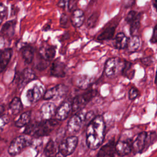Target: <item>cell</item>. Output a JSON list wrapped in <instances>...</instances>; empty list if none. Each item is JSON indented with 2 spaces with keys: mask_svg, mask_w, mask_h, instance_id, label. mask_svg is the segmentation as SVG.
Returning <instances> with one entry per match:
<instances>
[{
  "mask_svg": "<svg viewBox=\"0 0 157 157\" xmlns=\"http://www.w3.org/2000/svg\"><path fill=\"white\" fill-rule=\"evenodd\" d=\"M16 25V20H12L6 22L1 30V33L3 37L8 38L12 37L15 33V28Z\"/></svg>",
  "mask_w": 157,
  "mask_h": 157,
  "instance_id": "20",
  "label": "cell"
},
{
  "mask_svg": "<svg viewBox=\"0 0 157 157\" xmlns=\"http://www.w3.org/2000/svg\"><path fill=\"white\" fill-rule=\"evenodd\" d=\"M128 41L129 38L123 33H118L115 39V47L118 50L126 48Z\"/></svg>",
  "mask_w": 157,
  "mask_h": 157,
  "instance_id": "23",
  "label": "cell"
},
{
  "mask_svg": "<svg viewBox=\"0 0 157 157\" xmlns=\"http://www.w3.org/2000/svg\"><path fill=\"white\" fill-rule=\"evenodd\" d=\"M99 13L98 12H96L94 13H93L88 19L87 21V25L90 28H93L94 27L98 21V19H99Z\"/></svg>",
  "mask_w": 157,
  "mask_h": 157,
  "instance_id": "32",
  "label": "cell"
},
{
  "mask_svg": "<svg viewBox=\"0 0 157 157\" xmlns=\"http://www.w3.org/2000/svg\"><path fill=\"white\" fill-rule=\"evenodd\" d=\"M65 64L59 59L55 60L52 64L50 69L52 75L56 77H63L65 76Z\"/></svg>",
  "mask_w": 157,
  "mask_h": 157,
  "instance_id": "17",
  "label": "cell"
},
{
  "mask_svg": "<svg viewBox=\"0 0 157 157\" xmlns=\"http://www.w3.org/2000/svg\"><path fill=\"white\" fill-rule=\"evenodd\" d=\"M140 96L139 91L135 87H131L128 92V98L130 100L134 101Z\"/></svg>",
  "mask_w": 157,
  "mask_h": 157,
  "instance_id": "33",
  "label": "cell"
},
{
  "mask_svg": "<svg viewBox=\"0 0 157 157\" xmlns=\"http://www.w3.org/2000/svg\"><path fill=\"white\" fill-rule=\"evenodd\" d=\"M7 14V9L3 4L0 3V25L2 23Z\"/></svg>",
  "mask_w": 157,
  "mask_h": 157,
  "instance_id": "34",
  "label": "cell"
},
{
  "mask_svg": "<svg viewBox=\"0 0 157 157\" xmlns=\"http://www.w3.org/2000/svg\"><path fill=\"white\" fill-rule=\"evenodd\" d=\"M23 109V105L20 98H14L9 104V110L13 115H18Z\"/></svg>",
  "mask_w": 157,
  "mask_h": 157,
  "instance_id": "27",
  "label": "cell"
},
{
  "mask_svg": "<svg viewBox=\"0 0 157 157\" xmlns=\"http://www.w3.org/2000/svg\"><path fill=\"white\" fill-rule=\"evenodd\" d=\"M4 106L0 105V117L2 116L1 115L4 112Z\"/></svg>",
  "mask_w": 157,
  "mask_h": 157,
  "instance_id": "43",
  "label": "cell"
},
{
  "mask_svg": "<svg viewBox=\"0 0 157 157\" xmlns=\"http://www.w3.org/2000/svg\"><path fill=\"white\" fill-rule=\"evenodd\" d=\"M39 54L42 59L49 61L55 56V47L52 45H45L40 48L39 50Z\"/></svg>",
  "mask_w": 157,
  "mask_h": 157,
  "instance_id": "18",
  "label": "cell"
},
{
  "mask_svg": "<svg viewBox=\"0 0 157 157\" xmlns=\"http://www.w3.org/2000/svg\"><path fill=\"white\" fill-rule=\"evenodd\" d=\"M152 4H153V7L155 9V10L157 11V0L156 1H153L152 2Z\"/></svg>",
  "mask_w": 157,
  "mask_h": 157,
  "instance_id": "44",
  "label": "cell"
},
{
  "mask_svg": "<svg viewBox=\"0 0 157 157\" xmlns=\"http://www.w3.org/2000/svg\"><path fill=\"white\" fill-rule=\"evenodd\" d=\"M105 130V124L102 116H96L89 122L86 130V143L90 150H96L102 145Z\"/></svg>",
  "mask_w": 157,
  "mask_h": 157,
  "instance_id": "1",
  "label": "cell"
},
{
  "mask_svg": "<svg viewBox=\"0 0 157 157\" xmlns=\"http://www.w3.org/2000/svg\"><path fill=\"white\" fill-rule=\"evenodd\" d=\"M155 83L157 85V67H156V75H155Z\"/></svg>",
  "mask_w": 157,
  "mask_h": 157,
  "instance_id": "45",
  "label": "cell"
},
{
  "mask_svg": "<svg viewBox=\"0 0 157 157\" xmlns=\"http://www.w3.org/2000/svg\"><path fill=\"white\" fill-rule=\"evenodd\" d=\"M132 141L130 139L119 140L115 145L116 153L121 157L128 155L132 150Z\"/></svg>",
  "mask_w": 157,
  "mask_h": 157,
  "instance_id": "12",
  "label": "cell"
},
{
  "mask_svg": "<svg viewBox=\"0 0 157 157\" xmlns=\"http://www.w3.org/2000/svg\"><path fill=\"white\" fill-rule=\"evenodd\" d=\"M66 3H67V2H66V1H60L58 3V6H59V7L63 8V7H64L66 6Z\"/></svg>",
  "mask_w": 157,
  "mask_h": 157,
  "instance_id": "42",
  "label": "cell"
},
{
  "mask_svg": "<svg viewBox=\"0 0 157 157\" xmlns=\"http://www.w3.org/2000/svg\"><path fill=\"white\" fill-rule=\"evenodd\" d=\"M156 140H157V134L155 132H151L149 134H147L145 151L147 150L149 148V147L152 144H153Z\"/></svg>",
  "mask_w": 157,
  "mask_h": 157,
  "instance_id": "31",
  "label": "cell"
},
{
  "mask_svg": "<svg viewBox=\"0 0 157 157\" xmlns=\"http://www.w3.org/2000/svg\"><path fill=\"white\" fill-rule=\"evenodd\" d=\"M97 94V90H90L82 94L76 96L71 103L72 111L77 112L82 109Z\"/></svg>",
  "mask_w": 157,
  "mask_h": 157,
  "instance_id": "6",
  "label": "cell"
},
{
  "mask_svg": "<svg viewBox=\"0 0 157 157\" xmlns=\"http://www.w3.org/2000/svg\"><path fill=\"white\" fill-rule=\"evenodd\" d=\"M141 40L140 38L137 36H132L129 39L127 50L130 53H133L138 51L141 47Z\"/></svg>",
  "mask_w": 157,
  "mask_h": 157,
  "instance_id": "22",
  "label": "cell"
},
{
  "mask_svg": "<svg viewBox=\"0 0 157 157\" xmlns=\"http://www.w3.org/2000/svg\"><path fill=\"white\" fill-rule=\"evenodd\" d=\"M31 111H27L21 114L18 119L15 121V126L18 128L27 126L31 120Z\"/></svg>",
  "mask_w": 157,
  "mask_h": 157,
  "instance_id": "28",
  "label": "cell"
},
{
  "mask_svg": "<svg viewBox=\"0 0 157 157\" xmlns=\"http://www.w3.org/2000/svg\"><path fill=\"white\" fill-rule=\"evenodd\" d=\"M141 13L135 10H131L127 14L125 20L129 25V31L131 36L136 35L140 25Z\"/></svg>",
  "mask_w": 157,
  "mask_h": 157,
  "instance_id": "7",
  "label": "cell"
},
{
  "mask_svg": "<svg viewBox=\"0 0 157 157\" xmlns=\"http://www.w3.org/2000/svg\"><path fill=\"white\" fill-rule=\"evenodd\" d=\"M36 78L35 72L31 69L26 68L20 74L18 77V86L20 89L23 88L29 82L34 80Z\"/></svg>",
  "mask_w": 157,
  "mask_h": 157,
  "instance_id": "14",
  "label": "cell"
},
{
  "mask_svg": "<svg viewBox=\"0 0 157 157\" xmlns=\"http://www.w3.org/2000/svg\"><path fill=\"white\" fill-rule=\"evenodd\" d=\"M33 139L30 136L21 135L15 137L10 143L8 148V153L11 156L20 154L26 148L31 146Z\"/></svg>",
  "mask_w": 157,
  "mask_h": 157,
  "instance_id": "3",
  "label": "cell"
},
{
  "mask_svg": "<svg viewBox=\"0 0 157 157\" xmlns=\"http://www.w3.org/2000/svg\"><path fill=\"white\" fill-rule=\"evenodd\" d=\"M85 21V14L82 10L76 9L72 12L71 22L72 25L75 28L80 27Z\"/></svg>",
  "mask_w": 157,
  "mask_h": 157,
  "instance_id": "19",
  "label": "cell"
},
{
  "mask_svg": "<svg viewBox=\"0 0 157 157\" xmlns=\"http://www.w3.org/2000/svg\"><path fill=\"white\" fill-rule=\"evenodd\" d=\"M67 6H68V9L69 10V11L74 12L75 10H76L77 1H67Z\"/></svg>",
  "mask_w": 157,
  "mask_h": 157,
  "instance_id": "39",
  "label": "cell"
},
{
  "mask_svg": "<svg viewBox=\"0 0 157 157\" xmlns=\"http://www.w3.org/2000/svg\"><path fill=\"white\" fill-rule=\"evenodd\" d=\"M132 63L125 60L123 68L121 71V74L128 77L129 79H132L134 75V70L132 69Z\"/></svg>",
  "mask_w": 157,
  "mask_h": 157,
  "instance_id": "30",
  "label": "cell"
},
{
  "mask_svg": "<svg viewBox=\"0 0 157 157\" xmlns=\"http://www.w3.org/2000/svg\"><path fill=\"white\" fill-rule=\"evenodd\" d=\"M44 94V87L41 85L36 84L29 89L26 93L27 99L31 104L37 102Z\"/></svg>",
  "mask_w": 157,
  "mask_h": 157,
  "instance_id": "10",
  "label": "cell"
},
{
  "mask_svg": "<svg viewBox=\"0 0 157 157\" xmlns=\"http://www.w3.org/2000/svg\"><path fill=\"white\" fill-rule=\"evenodd\" d=\"M147 134L148 133L145 131L141 132L137 135L135 139L132 141V151H133L134 154L142 153L145 151Z\"/></svg>",
  "mask_w": 157,
  "mask_h": 157,
  "instance_id": "11",
  "label": "cell"
},
{
  "mask_svg": "<svg viewBox=\"0 0 157 157\" xmlns=\"http://www.w3.org/2000/svg\"><path fill=\"white\" fill-rule=\"evenodd\" d=\"M78 139L75 136H69L63 140L58 145L56 157H67L72 155L78 144Z\"/></svg>",
  "mask_w": 157,
  "mask_h": 157,
  "instance_id": "4",
  "label": "cell"
},
{
  "mask_svg": "<svg viewBox=\"0 0 157 157\" xmlns=\"http://www.w3.org/2000/svg\"><path fill=\"white\" fill-rule=\"evenodd\" d=\"M9 122V118L6 115H4L0 117V133L2 131L4 128Z\"/></svg>",
  "mask_w": 157,
  "mask_h": 157,
  "instance_id": "35",
  "label": "cell"
},
{
  "mask_svg": "<svg viewBox=\"0 0 157 157\" xmlns=\"http://www.w3.org/2000/svg\"><path fill=\"white\" fill-rule=\"evenodd\" d=\"M58 123V120L56 119H50L29 123L25 129L24 134L36 137L45 136L53 130Z\"/></svg>",
  "mask_w": 157,
  "mask_h": 157,
  "instance_id": "2",
  "label": "cell"
},
{
  "mask_svg": "<svg viewBox=\"0 0 157 157\" xmlns=\"http://www.w3.org/2000/svg\"><path fill=\"white\" fill-rule=\"evenodd\" d=\"M124 62L125 60H122L117 57L109 58L105 64L104 74L109 78L116 77L118 73H121Z\"/></svg>",
  "mask_w": 157,
  "mask_h": 157,
  "instance_id": "5",
  "label": "cell"
},
{
  "mask_svg": "<svg viewBox=\"0 0 157 157\" xmlns=\"http://www.w3.org/2000/svg\"><path fill=\"white\" fill-rule=\"evenodd\" d=\"M68 91V87L63 84H59L46 91L44 94V99L49 100L64 96Z\"/></svg>",
  "mask_w": 157,
  "mask_h": 157,
  "instance_id": "9",
  "label": "cell"
},
{
  "mask_svg": "<svg viewBox=\"0 0 157 157\" xmlns=\"http://www.w3.org/2000/svg\"><path fill=\"white\" fill-rule=\"evenodd\" d=\"M141 61L142 63L146 65V66H150L151 65L152 63H153V57L151 56H148V57H145V58H144L141 59Z\"/></svg>",
  "mask_w": 157,
  "mask_h": 157,
  "instance_id": "38",
  "label": "cell"
},
{
  "mask_svg": "<svg viewBox=\"0 0 157 157\" xmlns=\"http://www.w3.org/2000/svg\"><path fill=\"white\" fill-rule=\"evenodd\" d=\"M92 82H93L92 78H91L88 76L83 75L77 78L76 85L79 88H81L82 89H86L92 84Z\"/></svg>",
  "mask_w": 157,
  "mask_h": 157,
  "instance_id": "29",
  "label": "cell"
},
{
  "mask_svg": "<svg viewBox=\"0 0 157 157\" xmlns=\"http://www.w3.org/2000/svg\"><path fill=\"white\" fill-rule=\"evenodd\" d=\"M67 23H68V17L66 15V14L65 13H63L61 16V18H60V25L62 27L66 28V26H67Z\"/></svg>",
  "mask_w": 157,
  "mask_h": 157,
  "instance_id": "36",
  "label": "cell"
},
{
  "mask_svg": "<svg viewBox=\"0 0 157 157\" xmlns=\"http://www.w3.org/2000/svg\"><path fill=\"white\" fill-rule=\"evenodd\" d=\"M13 50L12 48H6L0 52V72L4 70L12 57Z\"/></svg>",
  "mask_w": 157,
  "mask_h": 157,
  "instance_id": "21",
  "label": "cell"
},
{
  "mask_svg": "<svg viewBox=\"0 0 157 157\" xmlns=\"http://www.w3.org/2000/svg\"><path fill=\"white\" fill-rule=\"evenodd\" d=\"M21 53L23 59L27 64L32 62L34 57V49L29 45H25L21 48Z\"/></svg>",
  "mask_w": 157,
  "mask_h": 157,
  "instance_id": "24",
  "label": "cell"
},
{
  "mask_svg": "<svg viewBox=\"0 0 157 157\" xmlns=\"http://www.w3.org/2000/svg\"><path fill=\"white\" fill-rule=\"evenodd\" d=\"M5 46V40L2 36H0V52L2 51Z\"/></svg>",
  "mask_w": 157,
  "mask_h": 157,
  "instance_id": "40",
  "label": "cell"
},
{
  "mask_svg": "<svg viewBox=\"0 0 157 157\" xmlns=\"http://www.w3.org/2000/svg\"><path fill=\"white\" fill-rule=\"evenodd\" d=\"M116 26H109L105 28L98 36L97 39L98 40H105L112 39L114 36Z\"/></svg>",
  "mask_w": 157,
  "mask_h": 157,
  "instance_id": "26",
  "label": "cell"
},
{
  "mask_svg": "<svg viewBox=\"0 0 157 157\" xmlns=\"http://www.w3.org/2000/svg\"><path fill=\"white\" fill-rule=\"evenodd\" d=\"M150 41L151 44H157V24L155 25L153 29V34Z\"/></svg>",
  "mask_w": 157,
  "mask_h": 157,
  "instance_id": "37",
  "label": "cell"
},
{
  "mask_svg": "<svg viewBox=\"0 0 157 157\" xmlns=\"http://www.w3.org/2000/svg\"><path fill=\"white\" fill-rule=\"evenodd\" d=\"M44 153L46 157H56L58 153V146H56V143L52 139H50L47 142Z\"/></svg>",
  "mask_w": 157,
  "mask_h": 157,
  "instance_id": "25",
  "label": "cell"
},
{
  "mask_svg": "<svg viewBox=\"0 0 157 157\" xmlns=\"http://www.w3.org/2000/svg\"><path fill=\"white\" fill-rule=\"evenodd\" d=\"M85 115L82 112H78L70 118L67 124V131L69 134H75L80 131L82 123L85 121Z\"/></svg>",
  "mask_w": 157,
  "mask_h": 157,
  "instance_id": "8",
  "label": "cell"
},
{
  "mask_svg": "<svg viewBox=\"0 0 157 157\" xmlns=\"http://www.w3.org/2000/svg\"><path fill=\"white\" fill-rule=\"evenodd\" d=\"M56 105L52 102L44 103L40 109V115L43 120L52 119V117L56 113Z\"/></svg>",
  "mask_w": 157,
  "mask_h": 157,
  "instance_id": "15",
  "label": "cell"
},
{
  "mask_svg": "<svg viewBox=\"0 0 157 157\" xmlns=\"http://www.w3.org/2000/svg\"><path fill=\"white\" fill-rule=\"evenodd\" d=\"M72 110L71 103L68 101L63 102L56 109L55 117L57 120L62 121L65 120Z\"/></svg>",
  "mask_w": 157,
  "mask_h": 157,
  "instance_id": "16",
  "label": "cell"
},
{
  "mask_svg": "<svg viewBox=\"0 0 157 157\" xmlns=\"http://www.w3.org/2000/svg\"><path fill=\"white\" fill-rule=\"evenodd\" d=\"M135 1H124L123 2V6H124L125 8H128L131 7L132 6H133V4H134Z\"/></svg>",
  "mask_w": 157,
  "mask_h": 157,
  "instance_id": "41",
  "label": "cell"
},
{
  "mask_svg": "<svg viewBox=\"0 0 157 157\" xmlns=\"http://www.w3.org/2000/svg\"><path fill=\"white\" fill-rule=\"evenodd\" d=\"M116 143L113 140H110L102 145L97 153V157H115L116 153Z\"/></svg>",
  "mask_w": 157,
  "mask_h": 157,
  "instance_id": "13",
  "label": "cell"
}]
</instances>
